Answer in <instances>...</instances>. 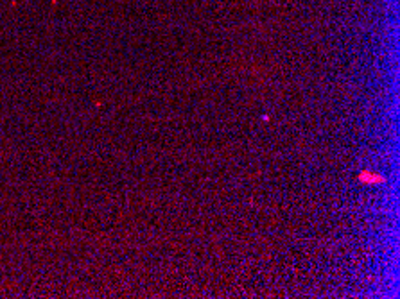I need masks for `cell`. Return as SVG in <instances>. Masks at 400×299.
<instances>
[{"label": "cell", "instance_id": "cell-1", "mask_svg": "<svg viewBox=\"0 0 400 299\" xmlns=\"http://www.w3.org/2000/svg\"><path fill=\"white\" fill-rule=\"evenodd\" d=\"M359 181L365 183V185H381V183L384 181V178L372 171H363L361 174H359Z\"/></svg>", "mask_w": 400, "mask_h": 299}]
</instances>
